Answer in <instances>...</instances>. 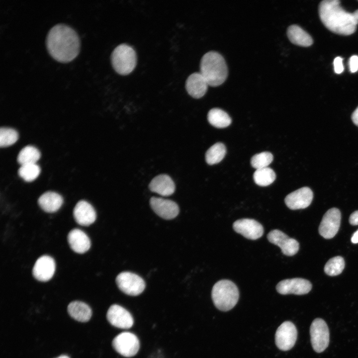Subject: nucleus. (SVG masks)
I'll list each match as a JSON object with an SVG mask.
<instances>
[{
  "label": "nucleus",
  "mask_w": 358,
  "mask_h": 358,
  "mask_svg": "<svg viewBox=\"0 0 358 358\" xmlns=\"http://www.w3.org/2000/svg\"><path fill=\"white\" fill-rule=\"evenodd\" d=\"M47 49L57 61L66 63L77 57L80 50V39L76 31L65 24L59 23L49 30L46 39Z\"/></svg>",
  "instance_id": "obj_1"
},
{
  "label": "nucleus",
  "mask_w": 358,
  "mask_h": 358,
  "mask_svg": "<svg viewBox=\"0 0 358 358\" xmlns=\"http://www.w3.org/2000/svg\"><path fill=\"white\" fill-rule=\"evenodd\" d=\"M339 0H324L319 5L320 18L325 26L336 34L349 35L354 33L358 20L353 13L348 12Z\"/></svg>",
  "instance_id": "obj_2"
},
{
  "label": "nucleus",
  "mask_w": 358,
  "mask_h": 358,
  "mask_svg": "<svg viewBox=\"0 0 358 358\" xmlns=\"http://www.w3.org/2000/svg\"><path fill=\"white\" fill-rule=\"evenodd\" d=\"M200 73L208 85L217 87L223 84L228 76V68L223 57L215 51H209L202 57Z\"/></svg>",
  "instance_id": "obj_3"
},
{
  "label": "nucleus",
  "mask_w": 358,
  "mask_h": 358,
  "mask_svg": "<svg viewBox=\"0 0 358 358\" xmlns=\"http://www.w3.org/2000/svg\"><path fill=\"white\" fill-rule=\"evenodd\" d=\"M215 306L220 310L227 311L237 304L239 292L238 287L232 281L227 279L220 280L213 286L211 292Z\"/></svg>",
  "instance_id": "obj_4"
},
{
  "label": "nucleus",
  "mask_w": 358,
  "mask_h": 358,
  "mask_svg": "<svg viewBox=\"0 0 358 358\" xmlns=\"http://www.w3.org/2000/svg\"><path fill=\"white\" fill-rule=\"evenodd\" d=\"M111 61L113 68L117 73L126 75L131 73L135 68L136 54L130 46L121 44L113 50Z\"/></svg>",
  "instance_id": "obj_5"
},
{
  "label": "nucleus",
  "mask_w": 358,
  "mask_h": 358,
  "mask_svg": "<svg viewBox=\"0 0 358 358\" xmlns=\"http://www.w3.org/2000/svg\"><path fill=\"white\" fill-rule=\"evenodd\" d=\"M119 289L126 294L137 296L140 294L145 288V282L137 274L128 271L120 273L116 278Z\"/></svg>",
  "instance_id": "obj_6"
},
{
  "label": "nucleus",
  "mask_w": 358,
  "mask_h": 358,
  "mask_svg": "<svg viewBox=\"0 0 358 358\" xmlns=\"http://www.w3.org/2000/svg\"><path fill=\"white\" fill-rule=\"evenodd\" d=\"M311 342L313 350L317 353L323 352L329 343V331L324 320L316 318L310 328Z\"/></svg>",
  "instance_id": "obj_7"
},
{
  "label": "nucleus",
  "mask_w": 358,
  "mask_h": 358,
  "mask_svg": "<svg viewBox=\"0 0 358 358\" xmlns=\"http://www.w3.org/2000/svg\"><path fill=\"white\" fill-rule=\"evenodd\" d=\"M112 347L119 354L125 357H132L138 353L139 341L134 334L124 332L116 336L112 341Z\"/></svg>",
  "instance_id": "obj_8"
},
{
  "label": "nucleus",
  "mask_w": 358,
  "mask_h": 358,
  "mask_svg": "<svg viewBox=\"0 0 358 358\" xmlns=\"http://www.w3.org/2000/svg\"><path fill=\"white\" fill-rule=\"evenodd\" d=\"M297 331L295 325L290 321H285L277 328L275 335V344L280 350L286 351L295 345Z\"/></svg>",
  "instance_id": "obj_9"
},
{
  "label": "nucleus",
  "mask_w": 358,
  "mask_h": 358,
  "mask_svg": "<svg viewBox=\"0 0 358 358\" xmlns=\"http://www.w3.org/2000/svg\"><path fill=\"white\" fill-rule=\"evenodd\" d=\"M341 214L339 209L332 208L324 215L319 227V233L325 239H331L337 233L340 226Z\"/></svg>",
  "instance_id": "obj_10"
},
{
  "label": "nucleus",
  "mask_w": 358,
  "mask_h": 358,
  "mask_svg": "<svg viewBox=\"0 0 358 358\" xmlns=\"http://www.w3.org/2000/svg\"><path fill=\"white\" fill-rule=\"evenodd\" d=\"M267 238L269 242L278 246L282 253L286 256H292L299 250V243L280 230L275 229L271 231L268 234Z\"/></svg>",
  "instance_id": "obj_11"
},
{
  "label": "nucleus",
  "mask_w": 358,
  "mask_h": 358,
  "mask_svg": "<svg viewBox=\"0 0 358 358\" xmlns=\"http://www.w3.org/2000/svg\"><path fill=\"white\" fill-rule=\"evenodd\" d=\"M312 288V284L308 280L301 278L286 279L277 284V291L281 294H294L303 295L308 293Z\"/></svg>",
  "instance_id": "obj_12"
},
{
  "label": "nucleus",
  "mask_w": 358,
  "mask_h": 358,
  "mask_svg": "<svg viewBox=\"0 0 358 358\" xmlns=\"http://www.w3.org/2000/svg\"><path fill=\"white\" fill-rule=\"evenodd\" d=\"M106 318L110 324L121 329H129L134 323L133 318L130 312L117 304L110 306L107 312Z\"/></svg>",
  "instance_id": "obj_13"
},
{
  "label": "nucleus",
  "mask_w": 358,
  "mask_h": 358,
  "mask_svg": "<svg viewBox=\"0 0 358 358\" xmlns=\"http://www.w3.org/2000/svg\"><path fill=\"white\" fill-rule=\"evenodd\" d=\"M234 230L244 237L257 240L264 233L263 226L255 220L248 218L237 220L233 224Z\"/></svg>",
  "instance_id": "obj_14"
},
{
  "label": "nucleus",
  "mask_w": 358,
  "mask_h": 358,
  "mask_svg": "<svg viewBox=\"0 0 358 358\" xmlns=\"http://www.w3.org/2000/svg\"><path fill=\"white\" fill-rule=\"evenodd\" d=\"M150 204L153 210L165 219H172L178 215L179 208L174 201L161 197H152Z\"/></svg>",
  "instance_id": "obj_15"
},
{
  "label": "nucleus",
  "mask_w": 358,
  "mask_h": 358,
  "mask_svg": "<svg viewBox=\"0 0 358 358\" xmlns=\"http://www.w3.org/2000/svg\"><path fill=\"white\" fill-rule=\"evenodd\" d=\"M313 197L312 190L308 187H303L288 194L284 201L289 208L296 210L307 207L311 204Z\"/></svg>",
  "instance_id": "obj_16"
},
{
  "label": "nucleus",
  "mask_w": 358,
  "mask_h": 358,
  "mask_svg": "<svg viewBox=\"0 0 358 358\" xmlns=\"http://www.w3.org/2000/svg\"><path fill=\"white\" fill-rule=\"evenodd\" d=\"M55 268L54 259L49 256L44 255L36 261L32 269V274L39 281H47L53 277Z\"/></svg>",
  "instance_id": "obj_17"
},
{
  "label": "nucleus",
  "mask_w": 358,
  "mask_h": 358,
  "mask_svg": "<svg viewBox=\"0 0 358 358\" xmlns=\"http://www.w3.org/2000/svg\"><path fill=\"white\" fill-rule=\"evenodd\" d=\"M73 215L76 222L82 226H89L96 220V212L89 202L80 200L76 205L73 210Z\"/></svg>",
  "instance_id": "obj_18"
},
{
  "label": "nucleus",
  "mask_w": 358,
  "mask_h": 358,
  "mask_svg": "<svg viewBox=\"0 0 358 358\" xmlns=\"http://www.w3.org/2000/svg\"><path fill=\"white\" fill-rule=\"evenodd\" d=\"M208 84L200 72H195L187 78L185 82V89L192 97L199 98L206 93Z\"/></svg>",
  "instance_id": "obj_19"
},
{
  "label": "nucleus",
  "mask_w": 358,
  "mask_h": 358,
  "mask_svg": "<svg viewBox=\"0 0 358 358\" xmlns=\"http://www.w3.org/2000/svg\"><path fill=\"white\" fill-rule=\"evenodd\" d=\"M71 248L76 253L83 254L90 247V241L87 235L79 229L70 231L67 237Z\"/></svg>",
  "instance_id": "obj_20"
},
{
  "label": "nucleus",
  "mask_w": 358,
  "mask_h": 358,
  "mask_svg": "<svg viewBox=\"0 0 358 358\" xmlns=\"http://www.w3.org/2000/svg\"><path fill=\"white\" fill-rule=\"evenodd\" d=\"M151 191L162 196L172 195L175 190V185L172 179L167 175H160L155 177L149 185Z\"/></svg>",
  "instance_id": "obj_21"
},
{
  "label": "nucleus",
  "mask_w": 358,
  "mask_h": 358,
  "mask_svg": "<svg viewBox=\"0 0 358 358\" xmlns=\"http://www.w3.org/2000/svg\"><path fill=\"white\" fill-rule=\"evenodd\" d=\"M38 203L44 211L53 213L61 207L63 203V199L59 194L55 192L47 191L39 197Z\"/></svg>",
  "instance_id": "obj_22"
},
{
  "label": "nucleus",
  "mask_w": 358,
  "mask_h": 358,
  "mask_svg": "<svg viewBox=\"0 0 358 358\" xmlns=\"http://www.w3.org/2000/svg\"><path fill=\"white\" fill-rule=\"evenodd\" d=\"M287 35L290 41L298 46L308 47L313 43L311 36L297 25L289 26L287 30Z\"/></svg>",
  "instance_id": "obj_23"
},
{
  "label": "nucleus",
  "mask_w": 358,
  "mask_h": 358,
  "mask_svg": "<svg viewBox=\"0 0 358 358\" xmlns=\"http://www.w3.org/2000/svg\"><path fill=\"white\" fill-rule=\"evenodd\" d=\"M68 312L73 318L82 322L88 321L92 315L90 306L86 303L79 301L71 302L68 306Z\"/></svg>",
  "instance_id": "obj_24"
},
{
  "label": "nucleus",
  "mask_w": 358,
  "mask_h": 358,
  "mask_svg": "<svg viewBox=\"0 0 358 358\" xmlns=\"http://www.w3.org/2000/svg\"><path fill=\"white\" fill-rule=\"evenodd\" d=\"M208 122L212 126L217 128H225L231 123V118L224 110L217 108H212L207 114Z\"/></svg>",
  "instance_id": "obj_25"
},
{
  "label": "nucleus",
  "mask_w": 358,
  "mask_h": 358,
  "mask_svg": "<svg viewBox=\"0 0 358 358\" xmlns=\"http://www.w3.org/2000/svg\"><path fill=\"white\" fill-rule=\"evenodd\" d=\"M40 158L39 151L32 146H27L22 148L19 152L17 161L21 165L36 164Z\"/></svg>",
  "instance_id": "obj_26"
},
{
  "label": "nucleus",
  "mask_w": 358,
  "mask_h": 358,
  "mask_svg": "<svg viewBox=\"0 0 358 358\" xmlns=\"http://www.w3.org/2000/svg\"><path fill=\"white\" fill-rule=\"evenodd\" d=\"M226 153L225 145L220 142L216 143L206 152V162L211 165L218 163L224 158Z\"/></svg>",
  "instance_id": "obj_27"
},
{
  "label": "nucleus",
  "mask_w": 358,
  "mask_h": 358,
  "mask_svg": "<svg viewBox=\"0 0 358 358\" xmlns=\"http://www.w3.org/2000/svg\"><path fill=\"white\" fill-rule=\"evenodd\" d=\"M255 183L260 186H268L272 183L275 179V174L270 168L266 167L256 170L254 173Z\"/></svg>",
  "instance_id": "obj_28"
},
{
  "label": "nucleus",
  "mask_w": 358,
  "mask_h": 358,
  "mask_svg": "<svg viewBox=\"0 0 358 358\" xmlns=\"http://www.w3.org/2000/svg\"><path fill=\"white\" fill-rule=\"evenodd\" d=\"M345 268V261L340 256H336L330 259L324 267L325 272L330 276H336L340 274Z\"/></svg>",
  "instance_id": "obj_29"
},
{
  "label": "nucleus",
  "mask_w": 358,
  "mask_h": 358,
  "mask_svg": "<svg viewBox=\"0 0 358 358\" xmlns=\"http://www.w3.org/2000/svg\"><path fill=\"white\" fill-rule=\"evenodd\" d=\"M19 176L27 182L35 180L40 173V168L36 164L21 166L18 171Z\"/></svg>",
  "instance_id": "obj_30"
},
{
  "label": "nucleus",
  "mask_w": 358,
  "mask_h": 358,
  "mask_svg": "<svg viewBox=\"0 0 358 358\" xmlns=\"http://www.w3.org/2000/svg\"><path fill=\"white\" fill-rule=\"evenodd\" d=\"M18 138L17 132L13 129L1 127L0 130V146H9L16 142Z\"/></svg>",
  "instance_id": "obj_31"
},
{
  "label": "nucleus",
  "mask_w": 358,
  "mask_h": 358,
  "mask_svg": "<svg viewBox=\"0 0 358 358\" xmlns=\"http://www.w3.org/2000/svg\"><path fill=\"white\" fill-rule=\"evenodd\" d=\"M273 156L268 152H263L253 156L251 160L252 166L256 170L268 167L272 162Z\"/></svg>",
  "instance_id": "obj_32"
},
{
  "label": "nucleus",
  "mask_w": 358,
  "mask_h": 358,
  "mask_svg": "<svg viewBox=\"0 0 358 358\" xmlns=\"http://www.w3.org/2000/svg\"><path fill=\"white\" fill-rule=\"evenodd\" d=\"M334 71L336 74L342 73L344 69L343 64V59L340 57H337L335 58L333 62Z\"/></svg>",
  "instance_id": "obj_33"
},
{
  "label": "nucleus",
  "mask_w": 358,
  "mask_h": 358,
  "mask_svg": "<svg viewBox=\"0 0 358 358\" xmlns=\"http://www.w3.org/2000/svg\"><path fill=\"white\" fill-rule=\"evenodd\" d=\"M349 68L351 73H355L358 71V56H352L349 60Z\"/></svg>",
  "instance_id": "obj_34"
},
{
  "label": "nucleus",
  "mask_w": 358,
  "mask_h": 358,
  "mask_svg": "<svg viewBox=\"0 0 358 358\" xmlns=\"http://www.w3.org/2000/svg\"><path fill=\"white\" fill-rule=\"evenodd\" d=\"M349 222L352 225H358V210L354 211L351 214Z\"/></svg>",
  "instance_id": "obj_35"
},
{
  "label": "nucleus",
  "mask_w": 358,
  "mask_h": 358,
  "mask_svg": "<svg viewBox=\"0 0 358 358\" xmlns=\"http://www.w3.org/2000/svg\"><path fill=\"white\" fill-rule=\"evenodd\" d=\"M351 118L353 123L358 126V106L352 113Z\"/></svg>",
  "instance_id": "obj_36"
},
{
  "label": "nucleus",
  "mask_w": 358,
  "mask_h": 358,
  "mask_svg": "<svg viewBox=\"0 0 358 358\" xmlns=\"http://www.w3.org/2000/svg\"><path fill=\"white\" fill-rule=\"evenodd\" d=\"M351 241L353 243H358V230L353 234L351 238Z\"/></svg>",
  "instance_id": "obj_37"
},
{
  "label": "nucleus",
  "mask_w": 358,
  "mask_h": 358,
  "mask_svg": "<svg viewBox=\"0 0 358 358\" xmlns=\"http://www.w3.org/2000/svg\"><path fill=\"white\" fill-rule=\"evenodd\" d=\"M353 13L355 18L357 19V20H358V9L356 10Z\"/></svg>",
  "instance_id": "obj_38"
},
{
  "label": "nucleus",
  "mask_w": 358,
  "mask_h": 358,
  "mask_svg": "<svg viewBox=\"0 0 358 358\" xmlns=\"http://www.w3.org/2000/svg\"><path fill=\"white\" fill-rule=\"evenodd\" d=\"M57 358H70L66 355H62Z\"/></svg>",
  "instance_id": "obj_39"
}]
</instances>
